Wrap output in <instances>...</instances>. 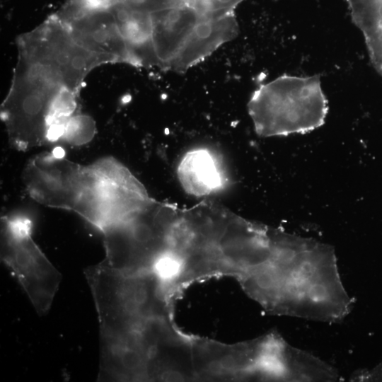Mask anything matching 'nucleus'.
Returning <instances> with one entry per match:
<instances>
[{"instance_id":"nucleus-1","label":"nucleus","mask_w":382,"mask_h":382,"mask_svg":"<svg viewBox=\"0 0 382 382\" xmlns=\"http://www.w3.org/2000/svg\"><path fill=\"white\" fill-rule=\"evenodd\" d=\"M95 303L100 337H118L163 318L164 286L153 271L128 272L101 262L84 271Z\"/></svg>"},{"instance_id":"nucleus-2","label":"nucleus","mask_w":382,"mask_h":382,"mask_svg":"<svg viewBox=\"0 0 382 382\" xmlns=\"http://www.w3.org/2000/svg\"><path fill=\"white\" fill-rule=\"evenodd\" d=\"M64 88L52 68L19 57L11 89L1 107L11 146L27 151L61 138L54 106Z\"/></svg>"},{"instance_id":"nucleus-3","label":"nucleus","mask_w":382,"mask_h":382,"mask_svg":"<svg viewBox=\"0 0 382 382\" xmlns=\"http://www.w3.org/2000/svg\"><path fill=\"white\" fill-rule=\"evenodd\" d=\"M261 137L311 132L324 122L328 107L318 76L282 75L259 86L248 103Z\"/></svg>"},{"instance_id":"nucleus-4","label":"nucleus","mask_w":382,"mask_h":382,"mask_svg":"<svg viewBox=\"0 0 382 382\" xmlns=\"http://www.w3.org/2000/svg\"><path fill=\"white\" fill-rule=\"evenodd\" d=\"M23 180L29 195L37 202L82 216L91 203L98 170L95 162L80 165L58 149L31 158L23 170Z\"/></svg>"},{"instance_id":"nucleus-5","label":"nucleus","mask_w":382,"mask_h":382,"mask_svg":"<svg viewBox=\"0 0 382 382\" xmlns=\"http://www.w3.org/2000/svg\"><path fill=\"white\" fill-rule=\"evenodd\" d=\"M32 227L25 216L1 217V260L43 316L52 306L62 275L34 241Z\"/></svg>"},{"instance_id":"nucleus-6","label":"nucleus","mask_w":382,"mask_h":382,"mask_svg":"<svg viewBox=\"0 0 382 382\" xmlns=\"http://www.w3.org/2000/svg\"><path fill=\"white\" fill-rule=\"evenodd\" d=\"M18 45L19 55L52 66L63 76L66 86L78 94L84 78L94 67L112 62L76 42L55 14L20 37Z\"/></svg>"},{"instance_id":"nucleus-7","label":"nucleus","mask_w":382,"mask_h":382,"mask_svg":"<svg viewBox=\"0 0 382 382\" xmlns=\"http://www.w3.org/2000/svg\"><path fill=\"white\" fill-rule=\"evenodd\" d=\"M54 14L83 48L107 57L112 62L129 64L127 45L108 8H88L68 1Z\"/></svg>"},{"instance_id":"nucleus-8","label":"nucleus","mask_w":382,"mask_h":382,"mask_svg":"<svg viewBox=\"0 0 382 382\" xmlns=\"http://www.w3.org/2000/svg\"><path fill=\"white\" fill-rule=\"evenodd\" d=\"M151 41L158 66L170 69L190 33L204 17L185 3L151 13Z\"/></svg>"},{"instance_id":"nucleus-9","label":"nucleus","mask_w":382,"mask_h":382,"mask_svg":"<svg viewBox=\"0 0 382 382\" xmlns=\"http://www.w3.org/2000/svg\"><path fill=\"white\" fill-rule=\"evenodd\" d=\"M234 11L217 18H202L184 42L170 69L184 71L210 55L238 35Z\"/></svg>"},{"instance_id":"nucleus-10","label":"nucleus","mask_w":382,"mask_h":382,"mask_svg":"<svg viewBox=\"0 0 382 382\" xmlns=\"http://www.w3.org/2000/svg\"><path fill=\"white\" fill-rule=\"evenodd\" d=\"M107 8L112 14L125 41L129 54V64L158 66L151 41V13L120 4Z\"/></svg>"},{"instance_id":"nucleus-11","label":"nucleus","mask_w":382,"mask_h":382,"mask_svg":"<svg viewBox=\"0 0 382 382\" xmlns=\"http://www.w3.org/2000/svg\"><path fill=\"white\" fill-rule=\"evenodd\" d=\"M178 175L185 190L196 196L209 195L223 185L219 163L205 149L186 153L178 166Z\"/></svg>"},{"instance_id":"nucleus-12","label":"nucleus","mask_w":382,"mask_h":382,"mask_svg":"<svg viewBox=\"0 0 382 382\" xmlns=\"http://www.w3.org/2000/svg\"><path fill=\"white\" fill-rule=\"evenodd\" d=\"M88 8H107L113 4H123L149 13L161 11L184 4L183 0H70Z\"/></svg>"},{"instance_id":"nucleus-13","label":"nucleus","mask_w":382,"mask_h":382,"mask_svg":"<svg viewBox=\"0 0 382 382\" xmlns=\"http://www.w3.org/2000/svg\"><path fill=\"white\" fill-rule=\"evenodd\" d=\"M95 132L96 125L93 119L76 113L66 121L61 139L71 145L80 146L90 141Z\"/></svg>"},{"instance_id":"nucleus-14","label":"nucleus","mask_w":382,"mask_h":382,"mask_svg":"<svg viewBox=\"0 0 382 382\" xmlns=\"http://www.w3.org/2000/svg\"><path fill=\"white\" fill-rule=\"evenodd\" d=\"M244 0H183L204 18H217L234 11Z\"/></svg>"},{"instance_id":"nucleus-15","label":"nucleus","mask_w":382,"mask_h":382,"mask_svg":"<svg viewBox=\"0 0 382 382\" xmlns=\"http://www.w3.org/2000/svg\"><path fill=\"white\" fill-rule=\"evenodd\" d=\"M363 378L371 381H382V363Z\"/></svg>"}]
</instances>
